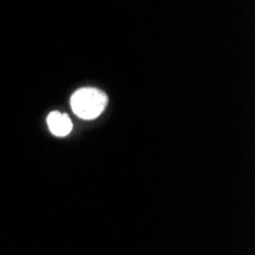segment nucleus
Returning a JSON list of instances; mask_svg holds the SVG:
<instances>
[{"instance_id":"obj_1","label":"nucleus","mask_w":255,"mask_h":255,"mask_svg":"<svg viewBox=\"0 0 255 255\" xmlns=\"http://www.w3.org/2000/svg\"><path fill=\"white\" fill-rule=\"evenodd\" d=\"M106 103V95L97 89H80L71 98L72 110L83 120H94L100 117Z\"/></svg>"},{"instance_id":"obj_2","label":"nucleus","mask_w":255,"mask_h":255,"mask_svg":"<svg viewBox=\"0 0 255 255\" xmlns=\"http://www.w3.org/2000/svg\"><path fill=\"white\" fill-rule=\"evenodd\" d=\"M48 126L55 136H66L72 130V121L64 113L52 112L48 117Z\"/></svg>"}]
</instances>
